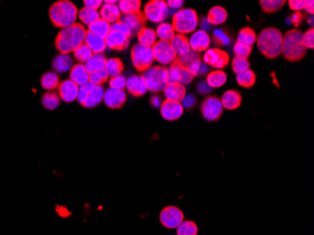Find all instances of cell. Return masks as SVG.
<instances>
[{"instance_id": "obj_1", "label": "cell", "mask_w": 314, "mask_h": 235, "mask_svg": "<svg viewBox=\"0 0 314 235\" xmlns=\"http://www.w3.org/2000/svg\"><path fill=\"white\" fill-rule=\"evenodd\" d=\"M86 33V28L79 23L61 28L56 38V47L60 54L74 53V50L84 42Z\"/></svg>"}, {"instance_id": "obj_2", "label": "cell", "mask_w": 314, "mask_h": 235, "mask_svg": "<svg viewBox=\"0 0 314 235\" xmlns=\"http://www.w3.org/2000/svg\"><path fill=\"white\" fill-rule=\"evenodd\" d=\"M256 41L259 51L267 59L274 60L281 54L283 35L278 28H264L257 37Z\"/></svg>"}, {"instance_id": "obj_3", "label": "cell", "mask_w": 314, "mask_h": 235, "mask_svg": "<svg viewBox=\"0 0 314 235\" xmlns=\"http://www.w3.org/2000/svg\"><path fill=\"white\" fill-rule=\"evenodd\" d=\"M78 15L77 7L73 2L68 0H60L49 10V16L56 27L64 28L76 23Z\"/></svg>"}, {"instance_id": "obj_4", "label": "cell", "mask_w": 314, "mask_h": 235, "mask_svg": "<svg viewBox=\"0 0 314 235\" xmlns=\"http://www.w3.org/2000/svg\"><path fill=\"white\" fill-rule=\"evenodd\" d=\"M307 48L303 44V33L298 29H291L283 36L281 54L291 62L299 61L305 57Z\"/></svg>"}, {"instance_id": "obj_5", "label": "cell", "mask_w": 314, "mask_h": 235, "mask_svg": "<svg viewBox=\"0 0 314 235\" xmlns=\"http://www.w3.org/2000/svg\"><path fill=\"white\" fill-rule=\"evenodd\" d=\"M198 14L192 9H181L174 14L172 27L178 34L192 33L198 27Z\"/></svg>"}, {"instance_id": "obj_6", "label": "cell", "mask_w": 314, "mask_h": 235, "mask_svg": "<svg viewBox=\"0 0 314 235\" xmlns=\"http://www.w3.org/2000/svg\"><path fill=\"white\" fill-rule=\"evenodd\" d=\"M142 76L146 83L148 90L154 93L164 91L165 87L169 83L168 71L164 66H152L143 73Z\"/></svg>"}, {"instance_id": "obj_7", "label": "cell", "mask_w": 314, "mask_h": 235, "mask_svg": "<svg viewBox=\"0 0 314 235\" xmlns=\"http://www.w3.org/2000/svg\"><path fill=\"white\" fill-rule=\"evenodd\" d=\"M131 60L134 67L139 72L144 73L153 66L154 62L152 47L143 46L140 43L136 44L131 50Z\"/></svg>"}, {"instance_id": "obj_8", "label": "cell", "mask_w": 314, "mask_h": 235, "mask_svg": "<svg viewBox=\"0 0 314 235\" xmlns=\"http://www.w3.org/2000/svg\"><path fill=\"white\" fill-rule=\"evenodd\" d=\"M169 13V8L167 2L163 0L149 1L144 7V16L146 20L153 23H163Z\"/></svg>"}, {"instance_id": "obj_9", "label": "cell", "mask_w": 314, "mask_h": 235, "mask_svg": "<svg viewBox=\"0 0 314 235\" xmlns=\"http://www.w3.org/2000/svg\"><path fill=\"white\" fill-rule=\"evenodd\" d=\"M152 49L154 61H157L162 66L172 64L177 58L169 41L156 40V42L152 46Z\"/></svg>"}, {"instance_id": "obj_10", "label": "cell", "mask_w": 314, "mask_h": 235, "mask_svg": "<svg viewBox=\"0 0 314 235\" xmlns=\"http://www.w3.org/2000/svg\"><path fill=\"white\" fill-rule=\"evenodd\" d=\"M159 220L165 228L173 229L178 228L181 223L185 220V215L178 207L167 206L161 211Z\"/></svg>"}, {"instance_id": "obj_11", "label": "cell", "mask_w": 314, "mask_h": 235, "mask_svg": "<svg viewBox=\"0 0 314 235\" xmlns=\"http://www.w3.org/2000/svg\"><path fill=\"white\" fill-rule=\"evenodd\" d=\"M223 107L220 99L215 96L207 97L201 104V113L207 121H214L220 118Z\"/></svg>"}, {"instance_id": "obj_12", "label": "cell", "mask_w": 314, "mask_h": 235, "mask_svg": "<svg viewBox=\"0 0 314 235\" xmlns=\"http://www.w3.org/2000/svg\"><path fill=\"white\" fill-rule=\"evenodd\" d=\"M203 61L205 64L211 65L215 69H223L229 64L230 56L226 51L219 48H210L206 50L203 56Z\"/></svg>"}, {"instance_id": "obj_13", "label": "cell", "mask_w": 314, "mask_h": 235, "mask_svg": "<svg viewBox=\"0 0 314 235\" xmlns=\"http://www.w3.org/2000/svg\"><path fill=\"white\" fill-rule=\"evenodd\" d=\"M175 61L181 67L186 69L189 73L196 76L199 74L201 66V55L191 50L187 54L177 57Z\"/></svg>"}, {"instance_id": "obj_14", "label": "cell", "mask_w": 314, "mask_h": 235, "mask_svg": "<svg viewBox=\"0 0 314 235\" xmlns=\"http://www.w3.org/2000/svg\"><path fill=\"white\" fill-rule=\"evenodd\" d=\"M168 71V80L169 82H177L181 83L182 85H188L194 79V75L189 73L187 70L181 67L180 65L174 61L172 64H170Z\"/></svg>"}, {"instance_id": "obj_15", "label": "cell", "mask_w": 314, "mask_h": 235, "mask_svg": "<svg viewBox=\"0 0 314 235\" xmlns=\"http://www.w3.org/2000/svg\"><path fill=\"white\" fill-rule=\"evenodd\" d=\"M126 99L127 96L123 89H115L109 87L105 91L103 101L108 108L118 109L125 104Z\"/></svg>"}, {"instance_id": "obj_16", "label": "cell", "mask_w": 314, "mask_h": 235, "mask_svg": "<svg viewBox=\"0 0 314 235\" xmlns=\"http://www.w3.org/2000/svg\"><path fill=\"white\" fill-rule=\"evenodd\" d=\"M160 112L165 120L176 121L180 119L181 116L184 113V107L181 103L169 101L166 99L161 105Z\"/></svg>"}, {"instance_id": "obj_17", "label": "cell", "mask_w": 314, "mask_h": 235, "mask_svg": "<svg viewBox=\"0 0 314 235\" xmlns=\"http://www.w3.org/2000/svg\"><path fill=\"white\" fill-rule=\"evenodd\" d=\"M120 21L124 23L130 29L131 35H134L141 31L146 24V18L141 12L132 14H122L120 16Z\"/></svg>"}, {"instance_id": "obj_18", "label": "cell", "mask_w": 314, "mask_h": 235, "mask_svg": "<svg viewBox=\"0 0 314 235\" xmlns=\"http://www.w3.org/2000/svg\"><path fill=\"white\" fill-rule=\"evenodd\" d=\"M105 40L107 48L117 51H122L125 50L129 45L130 36L117 31H109Z\"/></svg>"}, {"instance_id": "obj_19", "label": "cell", "mask_w": 314, "mask_h": 235, "mask_svg": "<svg viewBox=\"0 0 314 235\" xmlns=\"http://www.w3.org/2000/svg\"><path fill=\"white\" fill-rule=\"evenodd\" d=\"M79 87L73 81L67 79L62 81L58 87V94L62 101L72 103L77 98Z\"/></svg>"}, {"instance_id": "obj_20", "label": "cell", "mask_w": 314, "mask_h": 235, "mask_svg": "<svg viewBox=\"0 0 314 235\" xmlns=\"http://www.w3.org/2000/svg\"><path fill=\"white\" fill-rule=\"evenodd\" d=\"M211 43V38L209 34L204 30H199L197 32L192 34L190 40H189V45L190 49L192 51L201 53L202 51H206Z\"/></svg>"}, {"instance_id": "obj_21", "label": "cell", "mask_w": 314, "mask_h": 235, "mask_svg": "<svg viewBox=\"0 0 314 235\" xmlns=\"http://www.w3.org/2000/svg\"><path fill=\"white\" fill-rule=\"evenodd\" d=\"M128 92L136 97H141L147 92L148 88L142 75H132L126 82Z\"/></svg>"}, {"instance_id": "obj_22", "label": "cell", "mask_w": 314, "mask_h": 235, "mask_svg": "<svg viewBox=\"0 0 314 235\" xmlns=\"http://www.w3.org/2000/svg\"><path fill=\"white\" fill-rule=\"evenodd\" d=\"M164 94L167 100L181 103L187 95V89L181 83L169 82L164 89Z\"/></svg>"}, {"instance_id": "obj_23", "label": "cell", "mask_w": 314, "mask_h": 235, "mask_svg": "<svg viewBox=\"0 0 314 235\" xmlns=\"http://www.w3.org/2000/svg\"><path fill=\"white\" fill-rule=\"evenodd\" d=\"M100 18L107 21L110 25L115 22L120 20L121 13H120L119 6L116 3H103L102 7L100 8Z\"/></svg>"}, {"instance_id": "obj_24", "label": "cell", "mask_w": 314, "mask_h": 235, "mask_svg": "<svg viewBox=\"0 0 314 235\" xmlns=\"http://www.w3.org/2000/svg\"><path fill=\"white\" fill-rule=\"evenodd\" d=\"M84 43L92 50L94 54H103L107 48L105 38H102L89 31H87L86 33Z\"/></svg>"}, {"instance_id": "obj_25", "label": "cell", "mask_w": 314, "mask_h": 235, "mask_svg": "<svg viewBox=\"0 0 314 235\" xmlns=\"http://www.w3.org/2000/svg\"><path fill=\"white\" fill-rule=\"evenodd\" d=\"M105 89L102 86H94L93 85L85 102L83 103V107L87 108H93L96 106H98L101 102L104 100V95H105Z\"/></svg>"}, {"instance_id": "obj_26", "label": "cell", "mask_w": 314, "mask_h": 235, "mask_svg": "<svg viewBox=\"0 0 314 235\" xmlns=\"http://www.w3.org/2000/svg\"><path fill=\"white\" fill-rule=\"evenodd\" d=\"M88 78L89 74L87 73L84 64H74L70 71V80L73 81L78 87L88 83Z\"/></svg>"}, {"instance_id": "obj_27", "label": "cell", "mask_w": 314, "mask_h": 235, "mask_svg": "<svg viewBox=\"0 0 314 235\" xmlns=\"http://www.w3.org/2000/svg\"><path fill=\"white\" fill-rule=\"evenodd\" d=\"M220 101L223 108L229 109V110H234L240 107L241 103H242V96L237 90L230 89L223 94Z\"/></svg>"}, {"instance_id": "obj_28", "label": "cell", "mask_w": 314, "mask_h": 235, "mask_svg": "<svg viewBox=\"0 0 314 235\" xmlns=\"http://www.w3.org/2000/svg\"><path fill=\"white\" fill-rule=\"evenodd\" d=\"M73 66H74L73 59L68 54H59L56 56L52 63V67L55 73L58 74H63L68 71H71Z\"/></svg>"}, {"instance_id": "obj_29", "label": "cell", "mask_w": 314, "mask_h": 235, "mask_svg": "<svg viewBox=\"0 0 314 235\" xmlns=\"http://www.w3.org/2000/svg\"><path fill=\"white\" fill-rule=\"evenodd\" d=\"M169 42H170V45L172 47L175 54L178 57L184 56V55L187 54L188 52L191 51L190 45H189V40L185 35L175 34L173 39L170 40Z\"/></svg>"}, {"instance_id": "obj_30", "label": "cell", "mask_w": 314, "mask_h": 235, "mask_svg": "<svg viewBox=\"0 0 314 235\" xmlns=\"http://www.w3.org/2000/svg\"><path fill=\"white\" fill-rule=\"evenodd\" d=\"M228 18L227 11L223 7L220 6H215L213 7L210 11L209 14L206 17L208 23L210 25H214V26H219L222 25L223 23H225Z\"/></svg>"}, {"instance_id": "obj_31", "label": "cell", "mask_w": 314, "mask_h": 235, "mask_svg": "<svg viewBox=\"0 0 314 235\" xmlns=\"http://www.w3.org/2000/svg\"><path fill=\"white\" fill-rule=\"evenodd\" d=\"M107 59L104 54H94L92 58L84 64L88 74L96 71L104 70L106 67Z\"/></svg>"}, {"instance_id": "obj_32", "label": "cell", "mask_w": 314, "mask_h": 235, "mask_svg": "<svg viewBox=\"0 0 314 235\" xmlns=\"http://www.w3.org/2000/svg\"><path fill=\"white\" fill-rule=\"evenodd\" d=\"M139 42L143 46L152 47L157 40V35L155 30L151 27H144L138 33Z\"/></svg>"}, {"instance_id": "obj_33", "label": "cell", "mask_w": 314, "mask_h": 235, "mask_svg": "<svg viewBox=\"0 0 314 235\" xmlns=\"http://www.w3.org/2000/svg\"><path fill=\"white\" fill-rule=\"evenodd\" d=\"M77 18L80 20L81 25H85V26H89L92 25L94 22L98 20L100 18V14L98 11H94L88 8H82L80 11L78 12Z\"/></svg>"}, {"instance_id": "obj_34", "label": "cell", "mask_w": 314, "mask_h": 235, "mask_svg": "<svg viewBox=\"0 0 314 235\" xmlns=\"http://www.w3.org/2000/svg\"><path fill=\"white\" fill-rule=\"evenodd\" d=\"M40 84L44 89L48 91H53L60 85V77L55 72H47L41 76Z\"/></svg>"}, {"instance_id": "obj_35", "label": "cell", "mask_w": 314, "mask_h": 235, "mask_svg": "<svg viewBox=\"0 0 314 235\" xmlns=\"http://www.w3.org/2000/svg\"><path fill=\"white\" fill-rule=\"evenodd\" d=\"M87 31L96 34L102 38H106L107 34L109 33V31H110V24L107 23V21L99 18L98 20L95 21L92 25L88 26Z\"/></svg>"}, {"instance_id": "obj_36", "label": "cell", "mask_w": 314, "mask_h": 235, "mask_svg": "<svg viewBox=\"0 0 314 235\" xmlns=\"http://www.w3.org/2000/svg\"><path fill=\"white\" fill-rule=\"evenodd\" d=\"M227 82V74L223 71H214L209 73L206 83L210 87H220Z\"/></svg>"}, {"instance_id": "obj_37", "label": "cell", "mask_w": 314, "mask_h": 235, "mask_svg": "<svg viewBox=\"0 0 314 235\" xmlns=\"http://www.w3.org/2000/svg\"><path fill=\"white\" fill-rule=\"evenodd\" d=\"M123 63L118 58H112L107 60L106 63V67L105 70L107 72L108 76L110 77H115L117 75H120L123 71Z\"/></svg>"}, {"instance_id": "obj_38", "label": "cell", "mask_w": 314, "mask_h": 235, "mask_svg": "<svg viewBox=\"0 0 314 235\" xmlns=\"http://www.w3.org/2000/svg\"><path fill=\"white\" fill-rule=\"evenodd\" d=\"M119 9L123 14H136L141 12V1L140 0H121L119 1Z\"/></svg>"}, {"instance_id": "obj_39", "label": "cell", "mask_w": 314, "mask_h": 235, "mask_svg": "<svg viewBox=\"0 0 314 235\" xmlns=\"http://www.w3.org/2000/svg\"><path fill=\"white\" fill-rule=\"evenodd\" d=\"M155 32H156L157 37L159 38V40H165V41H170L175 36V30H174L173 27H172V25H170L168 23L159 24Z\"/></svg>"}, {"instance_id": "obj_40", "label": "cell", "mask_w": 314, "mask_h": 235, "mask_svg": "<svg viewBox=\"0 0 314 235\" xmlns=\"http://www.w3.org/2000/svg\"><path fill=\"white\" fill-rule=\"evenodd\" d=\"M236 81L241 87H251L256 83V74L250 69L237 74Z\"/></svg>"}, {"instance_id": "obj_41", "label": "cell", "mask_w": 314, "mask_h": 235, "mask_svg": "<svg viewBox=\"0 0 314 235\" xmlns=\"http://www.w3.org/2000/svg\"><path fill=\"white\" fill-rule=\"evenodd\" d=\"M41 103H42V106L47 109L53 110L60 106V96H59V94L56 93L54 91H48L47 93L42 95Z\"/></svg>"}, {"instance_id": "obj_42", "label": "cell", "mask_w": 314, "mask_h": 235, "mask_svg": "<svg viewBox=\"0 0 314 235\" xmlns=\"http://www.w3.org/2000/svg\"><path fill=\"white\" fill-rule=\"evenodd\" d=\"M176 229L177 235H198L199 231L197 224L192 220H184Z\"/></svg>"}, {"instance_id": "obj_43", "label": "cell", "mask_w": 314, "mask_h": 235, "mask_svg": "<svg viewBox=\"0 0 314 235\" xmlns=\"http://www.w3.org/2000/svg\"><path fill=\"white\" fill-rule=\"evenodd\" d=\"M93 55L94 53L92 52V50L84 42L77 47L74 52V59L81 64H85L92 58Z\"/></svg>"}, {"instance_id": "obj_44", "label": "cell", "mask_w": 314, "mask_h": 235, "mask_svg": "<svg viewBox=\"0 0 314 235\" xmlns=\"http://www.w3.org/2000/svg\"><path fill=\"white\" fill-rule=\"evenodd\" d=\"M257 40V36L255 33L254 30L251 29L250 27H245V28H242L239 34H238V37H237V40L243 42V43H246L248 45H251L254 44Z\"/></svg>"}, {"instance_id": "obj_45", "label": "cell", "mask_w": 314, "mask_h": 235, "mask_svg": "<svg viewBox=\"0 0 314 235\" xmlns=\"http://www.w3.org/2000/svg\"><path fill=\"white\" fill-rule=\"evenodd\" d=\"M263 12L271 14L280 11L286 3L284 0H261L260 1Z\"/></svg>"}, {"instance_id": "obj_46", "label": "cell", "mask_w": 314, "mask_h": 235, "mask_svg": "<svg viewBox=\"0 0 314 235\" xmlns=\"http://www.w3.org/2000/svg\"><path fill=\"white\" fill-rule=\"evenodd\" d=\"M108 78H109V76L106 72V70L104 69V70L91 73L88 82L94 86H102L108 80Z\"/></svg>"}, {"instance_id": "obj_47", "label": "cell", "mask_w": 314, "mask_h": 235, "mask_svg": "<svg viewBox=\"0 0 314 235\" xmlns=\"http://www.w3.org/2000/svg\"><path fill=\"white\" fill-rule=\"evenodd\" d=\"M234 52L235 56L238 57V58H245V59H247L248 56L251 54V52H252V46H251V45H248V44H246V43H243V42H240V41L237 40V41L234 43Z\"/></svg>"}, {"instance_id": "obj_48", "label": "cell", "mask_w": 314, "mask_h": 235, "mask_svg": "<svg viewBox=\"0 0 314 235\" xmlns=\"http://www.w3.org/2000/svg\"><path fill=\"white\" fill-rule=\"evenodd\" d=\"M250 67V63L247 59L235 57L232 62V68L235 74H240L242 72L247 71Z\"/></svg>"}, {"instance_id": "obj_49", "label": "cell", "mask_w": 314, "mask_h": 235, "mask_svg": "<svg viewBox=\"0 0 314 235\" xmlns=\"http://www.w3.org/2000/svg\"><path fill=\"white\" fill-rule=\"evenodd\" d=\"M213 40H214V44L219 45V46H226V45H229L231 42L230 37L221 29H214Z\"/></svg>"}, {"instance_id": "obj_50", "label": "cell", "mask_w": 314, "mask_h": 235, "mask_svg": "<svg viewBox=\"0 0 314 235\" xmlns=\"http://www.w3.org/2000/svg\"><path fill=\"white\" fill-rule=\"evenodd\" d=\"M126 82H127V78L123 74H120V75L110 78L109 86L111 88H115V89H124L126 87Z\"/></svg>"}, {"instance_id": "obj_51", "label": "cell", "mask_w": 314, "mask_h": 235, "mask_svg": "<svg viewBox=\"0 0 314 235\" xmlns=\"http://www.w3.org/2000/svg\"><path fill=\"white\" fill-rule=\"evenodd\" d=\"M110 31H117V32L125 34V35H128L131 37V31H130L129 27L120 20L110 25Z\"/></svg>"}, {"instance_id": "obj_52", "label": "cell", "mask_w": 314, "mask_h": 235, "mask_svg": "<svg viewBox=\"0 0 314 235\" xmlns=\"http://www.w3.org/2000/svg\"><path fill=\"white\" fill-rule=\"evenodd\" d=\"M303 44L306 48L313 49L314 48V29L310 27L307 29V32L303 34Z\"/></svg>"}, {"instance_id": "obj_53", "label": "cell", "mask_w": 314, "mask_h": 235, "mask_svg": "<svg viewBox=\"0 0 314 235\" xmlns=\"http://www.w3.org/2000/svg\"><path fill=\"white\" fill-rule=\"evenodd\" d=\"M92 86H93V84H91V83L88 82L87 84H85V85H83V86H80L79 88H78V93H77V98H76V100L78 101V103H79L80 105H83V103L86 100L87 93H88V91H89V89H91Z\"/></svg>"}, {"instance_id": "obj_54", "label": "cell", "mask_w": 314, "mask_h": 235, "mask_svg": "<svg viewBox=\"0 0 314 235\" xmlns=\"http://www.w3.org/2000/svg\"><path fill=\"white\" fill-rule=\"evenodd\" d=\"M288 3L293 11H295L296 13H300V11L305 9L306 1L305 0H290Z\"/></svg>"}, {"instance_id": "obj_55", "label": "cell", "mask_w": 314, "mask_h": 235, "mask_svg": "<svg viewBox=\"0 0 314 235\" xmlns=\"http://www.w3.org/2000/svg\"><path fill=\"white\" fill-rule=\"evenodd\" d=\"M103 1L101 0H85L84 1V5L85 7L88 8V9H92L94 11H98V9H100L103 5Z\"/></svg>"}, {"instance_id": "obj_56", "label": "cell", "mask_w": 314, "mask_h": 235, "mask_svg": "<svg viewBox=\"0 0 314 235\" xmlns=\"http://www.w3.org/2000/svg\"><path fill=\"white\" fill-rule=\"evenodd\" d=\"M182 102H183V107L191 108L194 107L195 104H196V99L192 94H188V95H186V97Z\"/></svg>"}, {"instance_id": "obj_57", "label": "cell", "mask_w": 314, "mask_h": 235, "mask_svg": "<svg viewBox=\"0 0 314 235\" xmlns=\"http://www.w3.org/2000/svg\"><path fill=\"white\" fill-rule=\"evenodd\" d=\"M303 17H304V16H303V14H301V13H295V14L292 15L291 20H292L293 24H294L295 27H299L301 24H302Z\"/></svg>"}, {"instance_id": "obj_58", "label": "cell", "mask_w": 314, "mask_h": 235, "mask_svg": "<svg viewBox=\"0 0 314 235\" xmlns=\"http://www.w3.org/2000/svg\"><path fill=\"white\" fill-rule=\"evenodd\" d=\"M167 6L170 9H173V10H179L183 4H184V1L183 0H168L167 1Z\"/></svg>"}, {"instance_id": "obj_59", "label": "cell", "mask_w": 314, "mask_h": 235, "mask_svg": "<svg viewBox=\"0 0 314 235\" xmlns=\"http://www.w3.org/2000/svg\"><path fill=\"white\" fill-rule=\"evenodd\" d=\"M162 98H161L159 95H153L152 98H151V105L154 107V108H160L161 105H162Z\"/></svg>"}, {"instance_id": "obj_60", "label": "cell", "mask_w": 314, "mask_h": 235, "mask_svg": "<svg viewBox=\"0 0 314 235\" xmlns=\"http://www.w3.org/2000/svg\"><path fill=\"white\" fill-rule=\"evenodd\" d=\"M198 90H199V92L201 94L209 93L210 90H211V87L208 86L207 83L201 82V83L199 84V86H198Z\"/></svg>"}, {"instance_id": "obj_61", "label": "cell", "mask_w": 314, "mask_h": 235, "mask_svg": "<svg viewBox=\"0 0 314 235\" xmlns=\"http://www.w3.org/2000/svg\"><path fill=\"white\" fill-rule=\"evenodd\" d=\"M313 6L314 2L312 0H309V1H306V4H305V9L307 11L308 14H313Z\"/></svg>"}, {"instance_id": "obj_62", "label": "cell", "mask_w": 314, "mask_h": 235, "mask_svg": "<svg viewBox=\"0 0 314 235\" xmlns=\"http://www.w3.org/2000/svg\"><path fill=\"white\" fill-rule=\"evenodd\" d=\"M201 27L203 28V30H204V31H206V30H208V29L210 28V24L208 23V21L206 18H203V19L201 20Z\"/></svg>"}, {"instance_id": "obj_63", "label": "cell", "mask_w": 314, "mask_h": 235, "mask_svg": "<svg viewBox=\"0 0 314 235\" xmlns=\"http://www.w3.org/2000/svg\"><path fill=\"white\" fill-rule=\"evenodd\" d=\"M207 71L208 68L207 66H206V64H205V63H203V64L201 63V68H200V71H199L198 75H199V74H205V73H207Z\"/></svg>"}]
</instances>
